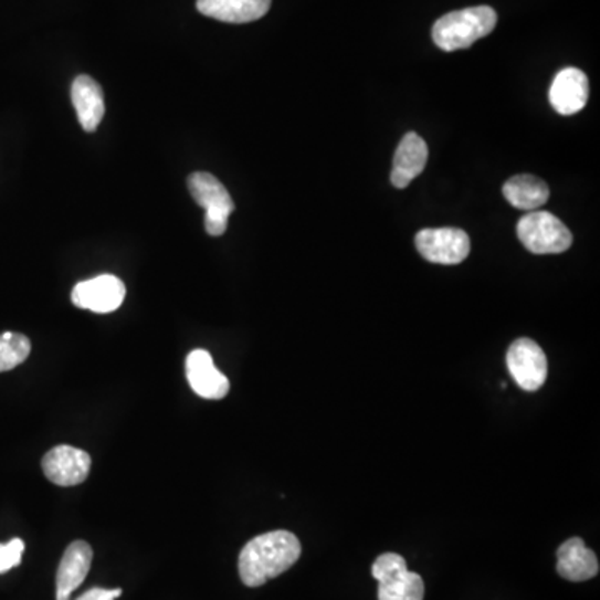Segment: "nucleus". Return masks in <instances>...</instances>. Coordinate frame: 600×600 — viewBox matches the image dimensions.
Masks as SVG:
<instances>
[{
	"mask_svg": "<svg viewBox=\"0 0 600 600\" xmlns=\"http://www.w3.org/2000/svg\"><path fill=\"white\" fill-rule=\"evenodd\" d=\"M126 298V285L116 275H98L91 281L78 282L72 291V303L78 309L109 314L119 309Z\"/></svg>",
	"mask_w": 600,
	"mask_h": 600,
	"instance_id": "6e6552de",
	"label": "nucleus"
},
{
	"mask_svg": "<svg viewBox=\"0 0 600 600\" xmlns=\"http://www.w3.org/2000/svg\"><path fill=\"white\" fill-rule=\"evenodd\" d=\"M190 193L200 208L206 209V231L209 235L224 234L228 231L229 218L235 206L231 193L228 192L218 177L208 172H196L187 180Z\"/></svg>",
	"mask_w": 600,
	"mask_h": 600,
	"instance_id": "39448f33",
	"label": "nucleus"
},
{
	"mask_svg": "<svg viewBox=\"0 0 600 600\" xmlns=\"http://www.w3.org/2000/svg\"><path fill=\"white\" fill-rule=\"evenodd\" d=\"M31 350V340L24 334H0V372H8L24 364Z\"/></svg>",
	"mask_w": 600,
	"mask_h": 600,
	"instance_id": "a211bd4d",
	"label": "nucleus"
},
{
	"mask_svg": "<svg viewBox=\"0 0 600 600\" xmlns=\"http://www.w3.org/2000/svg\"><path fill=\"white\" fill-rule=\"evenodd\" d=\"M92 547L84 540H75L65 549L55 579V599L69 600L87 577L92 566Z\"/></svg>",
	"mask_w": 600,
	"mask_h": 600,
	"instance_id": "f8f14e48",
	"label": "nucleus"
},
{
	"mask_svg": "<svg viewBox=\"0 0 600 600\" xmlns=\"http://www.w3.org/2000/svg\"><path fill=\"white\" fill-rule=\"evenodd\" d=\"M415 248L425 261L455 265L467 259L471 252V239L462 229H422L415 235Z\"/></svg>",
	"mask_w": 600,
	"mask_h": 600,
	"instance_id": "423d86ee",
	"label": "nucleus"
},
{
	"mask_svg": "<svg viewBox=\"0 0 600 600\" xmlns=\"http://www.w3.org/2000/svg\"><path fill=\"white\" fill-rule=\"evenodd\" d=\"M186 373L193 392L204 399H224L231 389L228 377L214 366L208 350L196 349L187 356Z\"/></svg>",
	"mask_w": 600,
	"mask_h": 600,
	"instance_id": "9d476101",
	"label": "nucleus"
},
{
	"mask_svg": "<svg viewBox=\"0 0 600 600\" xmlns=\"http://www.w3.org/2000/svg\"><path fill=\"white\" fill-rule=\"evenodd\" d=\"M123 596V589H94L87 590L84 596L78 597L77 600H116L117 597Z\"/></svg>",
	"mask_w": 600,
	"mask_h": 600,
	"instance_id": "aec40b11",
	"label": "nucleus"
},
{
	"mask_svg": "<svg viewBox=\"0 0 600 600\" xmlns=\"http://www.w3.org/2000/svg\"><path fill=\"white\" fill-rule=\"evenodd\" d=\"M72 103L82 129L94 133L106 114L103 87L88 75H78L72 84Z\"/></svg>",
	"mask_w": 600,
	"mask_h": 600,
	"instance_id": "dca6fc26",
	"label": "nucleus"
},
{
	"mask_svg": "<svg viewBox=\"0 0 600 600\" xmlns=\"http://www.w3.org/2000/svg\"><path fill=\"white\" fill-rule=\"evenodd\" d=\"M503 192L510 206L527 212L539 211L550 196L549 186L530 173H520L507 180Z\"/></svg>",
	"mask_w": 600,
	"mask_h": 600,
	"instance_id": "f3484780",
	"label": "nucleus"
},
{
	"mask_svg": "<svg viewBox=\"0 0 600 600\" xmlns=\"http://www.w3.org/2000/svg\"><path fill=\"white\" fill-rule=\"evenodd\" d=\"M507 367L520 389L536 392L546 383L547 357L533 339H517L507 350Z\"/></svg>",
	"mask_w": 600,
	"mask_h": 600,
	"instance_id": "0eeeda50",
	"label": "nucleus"
},
{
	"mask_svg": "<svg viewBox=\"0 0 600 600\" xmlns=\"http://www.w3.org/2000/svg\"><path fill=\"white\" fill-rule=\"evenodd\" d=\"M429 149L425 140L415 133H408L400 140L393 156L390 182L397 189H406L415 177L421 176L428 164Z\"/></svg>",
	"mask_w": 600,
	"mask_h": 600,
	"instance_id": "ddd939ff",
	"label": "nucleus"
},
{
	"mask_svg": "<svg viewBox=\"0 0 600 600\" xmlns=\"http://www.w3.org/2000/svg\"><path fill=\"white\" fill-rule=\"evenodd\" d=\"M372 577L379 580V600H424V580L408 569V562L399 554L387 552L377 557Z\"/></svg>",
	"mask_w": 600,
	"mask_h": 600,
	"instance_id": "7ed1b4c3",
	"label": "nucleus"
},
{
	"mask_svg": "<svg viewBox=\"0 0 600 600\" xmlns=\"http://www.w3.org/2000/svg\"><path fill=\"white\" fill-rule=\"evenodd\" d=\"M549 98L560 116H573L580 113L589 101V78L580 69H564L554 78Z\"/></svg>",
	"mask_w": 600,
	"mask_h": 600,
	"instance_id": "9b49d317",
	"label": "nucleus"
},
{
	"mask_svg": "<svg viewBox=\"0 0 600 600\" xmlns=\"http://www.w3.org/2000/svg\"><path fill=\"white\" fill-rule=\"evenodd\" d=\"M557 573L570 582H583L599 573V560L580 537H572L557 550Z\"/></svg>",
	"mask_w": 600,
	"mask_h": 600,
	"instance_id": "4468645a",
	"label": "nucleus"
},
{
	"mask_svg": "<svg viewBox=\"0 0 600 600\" xmlns=\"http://www.w3.org/2000/svg\"><path fill=\"white\" fill-rule=\"evenodd\" d=\"M497 25V14L487 6L449 12L432 28V39L442 51L454 52L471 48L478 39L491 34Z\"/></svg>",
	"mask_w": 600,
	"mask_h": 600,
	"instance_id": "f03ea898",
	"label": "nucleus"
},
{
	"mask_svg": "<svg viewBox=\"0 0 600 600\" xmlns=\"http://www.w3.org/2000/svg\"><path fill=\"white\" fill-rule=\"evenodd\" d=\"M303 554L301 540L288 530L262 534L245 544L239 556V576L248 587H261L291 569Z\"/></svg>",
	"mask_w": 600,
	"mask_h": 600,
	"instance_id": "f257e3e1",
	"label": "nucleus"
},
{
	"mask_svg": "<svg viewBox=\"0 0 600 600\" xmlns=\"http://www.w3.org/2000/svg\"><path fill=\"white\" fill-rule=\"evenodd\" d=\"M91 464V455L82 449L57 445L42 459V471L52 484L72 487L85 482Z\"/></svg>",
	"mask_w": 600,
	"mask_h": 600,
	"instance_id": "1a4fd4ad",
	"label": "nucleus"
},
{
	"mask_svg": "<svg viewBox=\"0 0 600 600\" xmlns=\"http://www.w3.org/2000/svg\"><path fill=\"white\" fill-rule=\"evenodd\" d=\"M272 0H197V11L228 24H248L264 18Z\"/></svg>",
	"mask_w": 600,
	"mask_h": 600,
	"instance_id": "2eb2a0df",
	"label": "nucleus"
},
{
	"mask_svg": "<svg viewBox=\"0 0 600 600\" xmlns=\"http://www.w3.org/2000/svg\"><path fill=\"white\" fill-rule=\"evenodd\" d=\"M517 235L527 251L537 255L562 254L572 245V234L556 215L534 211L517 224Z\"/></svg>",
	"mask_w": 600,
	"mask_h": 600,
	"instance_id": "20e7f679",
	"label": "nucleus"
},
{
	"mask_svg": "<svg viewBox=\"0 0 600 600\" xmlns=\"http://www.w3.org/2000/svg\"><path fill=\"white\" fill-rule=\"evenodd\" d=\"M25 544L22 539H12L11 543L0 544V573L9 572L21 564Z\"/></svg>",
	"mask_w": 600,
	"mask_h": 600,
	"instance_id": "6ab92c4d",
	"label": "nucleus"
}]
</instances>
